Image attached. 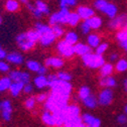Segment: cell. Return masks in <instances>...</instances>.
<instances>
[{
    "label": "cell",
    "mask_w": 127,
    "mask_h": 127,
    "mask_svg": "<svg viewBox=\"0 0 127 127\" xmlns=\"http://www.w3.org/2000/svg\"><path fill=\"white\" fill-rule=\"evenodd\" d=\"M82 60L84 65L91 69H100L105 64V59L103 58L102 55H98L96 53L93 54L92 52L83 56Z\"/></svg>",
    "instance_id": "cell-4"
},
{
    "label": "cell",
    "mask_w": 127,
    "mask_h": 127,
    "mask_svg": "<svg viewBox=\"0 0 127 127\" xmlns=\"http://www.w3.org/2000/svg\"><path fill=\"white\" fill-rule=\"evenodd\" d=\"M1 23H2V17H1V15H0V25H1Z\"/></svg>",
    "instance_id": "cell-56"
},
{
    "label": "cell",
    "mask_w": 127,
    "mask_h": 127,
    "mask_svg": "<svg viewBox=\"0 0 127 127\" xmlns=\"http://www.w3.org/2000/svg\"><path fill=\"white\" fill-rule=\"evenodd\" d=\"M9 78L12 80V82H20L23 84H27L30 80V75L26 72L12 71L9 73Z\"/></svg>",
    "instance_id": "cell-9"
},
{
    "label": "cell",
    "mask_w": 127,
    "mask_h": 127,
    "mask_svg": "<svg viewBox=\"0 0 127 127\" xmlns=\"http://www.w3.org/2000/svg\"><path fill=\"white\" fill-rule=\"evenodd\" d=\"M102 13H104L109 18H113L118 13V8H117L116 4H114L112 2H108V4L106 5V7L102 11Z\"/></svg>",
    "instance_id": "cell-17"
},
{
    "label": "cell",
    "mask_w": 127,
    "mask_h": 127,
    "mask_svg": "<svg viewBox=\"0 0 127 127\" xmlns=\"http://www.w3.org/2000/svg\"><path fill=\"white\" fill-rule=\"evenodd\" d=\"M78 0H59L61 8H70L77 5Z\"/></svg>",
    "instance_id": "cell-37"
},
{
    "label": "cell",
    "mask_w": 127,
    "mask_h": 127,
    "mask_svg": "<svg viewBox=\"0 0 127 127\" xmlns=\"http://www.w3.org/2000/svg\"><path fill=\"white\" fill-rule=\"evenodd\" d=\"M74 51H75V55L83 57V56L87 55L88 53L92 52V47L88 43L77 42L76 44H74Z\"/></svg>",
    "instance_id": "cell-13"
},
{
    "label": "cell",
    "mask_w": 127,
    "mask_h": 127,
    "mask_svg": "<svg viewBox=\"0 0 127 127\" xmlns=\"http://www.w3.org/2000/svg\"><path fill=\"white\" fill-rule=\"evenodd\" d=\"M100 85L102 87H107V88H113L116 86V80L112 76H107V77H102L100 80Z\"/></svg>",
    "instance_id": "cell-25"
},
{
    "label": "cell",
    "mask_w": 127,
    "mask_h": 127,
    "mask_svg": "<svg viewBox=\"0 0 127 127\" xmlns=\"http://www.w3.org/2000/svg\"><path fill=\"white\" fill-rule=\"evenodd\" d=\"M0 50H2V47H1V44H0Z\"/></svg>",
    "instance_id": "cell-57"
},
{
    "label": "cell",
    "mask_w": 127,
    "mask_h": 127,
    "mask_svg": "<svg viewBox=\"0 0 127 127\" xmlns=\"http://www.w3.org/2000/svg\"><path fill=\"white\" fill-rule=\"evenodd\" d=\"M46 71H47V70H46V67H45V66H44V67L41 66L40 69H39V71H38V75H44V74L46 73Z\"/></svg>",
    "instance_id": "cell-51"
},
{
    "label": "cell",
    "mask_w": 127,
    "mask_h": 127,
    "mask_svg": "<svg viewBox=\"0 0 127 127\" xmlns=\"http://www.w3.org/2000/svg\"><path fill=\"white\" fill-rule=\"evenodd\" d=\"M124 111H125V113L127 114V105L125 106V108H124Z\"/></svg>",
    "instance_id": "cell-55"
},
{
    "label": "cell",
    "mask_w": 127,
    "mask_h": 127,
    "mask_svg": "<svg viewBox=\"0 0 127 127\" xmlns=\"http://www.w3.org/2000/svg\"><path fill=\"white\" fill-rule=\"evenodd\" d=\"M90 94H91L90 88L87 87V86H83L80 90H79V97H80L82 100H83L84 98H86L87 96H89Z\"/></svg>",
    "instance_id": "cell-40"
},
{
    "label": "cell",
    "mask_w": 127,
    "mask_h": 127,
    "mask_svg": "<svg viewBox=\"0 0 127 127\" xmlns=\"http://www.w3.org/2000/svg\"><path fill=\"white\" fill-rule=\"evenodd\" d=\"M34 29L41 35L43 33L49 32V31H52V26L44 24V23H41V22H36L35 25H34Z\"/></svg>",
    "instance_id": "cell-30"
},
{
    "label": "cell",
    "mask_w": 127,
    "mask_h": 127,
    "mask_svg": "<svg viewBox=\"0 0 127 127\" xmlns=\"http://www.w3.org/2000/svg\"><path fill=\"white\" fill-rule=\"evenodd\" d=\"M81 21V17L80 15L78 14L77 11H71L70 12V16H69V20H68V24L70 26H77Z\"/></svg>",
    "instance_id": "cell-27"
},
{
    "label": "cell",
    "mask_w": 127,
    "mask_h": 127,
    "mask_svg": "<svg viewBox=\"0 0 127 127\" xmlns=\"http://www.w3.org/2000/svg\"><path fill=\"white\" fill-rule=\"evenodd\" d=\"M23 92L25 94H30L31 92H32V86H31L30 84H25L24 87H23Z\"/></svg>",
    "instance_id": "cell-48"
},
{
    "label": "cell",
    "mask_w": 127,
    "mask_h": 127,
    "mask_svg": "<svg viewBox=\"0 0 127 127\" xmlns=\"http://www.w3.org/2000/svg\"><path fill=\"white\" fill-rule=\"evenodd\" d=\"M119 44L121 46V49H123L125 52H127V40H121V41H119Z\"/></svg>",
    "instance_id": "cell-49"
},
{
    "label": "cell",
    "mask_w": 127,
    "mask_h": 127,
    "mask_svg": "<svg viewBox=\"0 0 127 127\" xmlns=\"http://www.w3.org/2000/svg\"><path fill=\"white\" fill-rule=\"evenodd\" d=\"M58 78L61 79V80H64V81H71V79H72V76L66 72H60L57 74Z\"/></svg>",
    "instance_id": "cell-44"
},
{
    "label": "cell",
    "mask_w": 127,
    "mask_h": 127,
    "mask_svg": "<svg viewBox=\"0 0 127 127\" xmlns=\"http://www.w3.org/2000/svg\"><path fill=\"white\" fill-rule=\"evenodd\" d=\"M82 101H83L84 105H85L87 108H90V109L96 108L97 105H98V99L95 97L94 95H92V94H90L89 96H87L86 98H84Z\"/></svg>",
    "instance_id": "cell-24"
},
{
    "label": "cell",
    "mask_w": 127,
    "mask_h": 127,
    "mask_svg": "<svg viewBox=\"0 0 127 127\" xmlns=\"http://www.w3.org/2000/svg\"><path fill=\"white\" fill-rule=\"evenodd\" d=\"M41 119H42V122L45 125H47V126H51V127L56 126V121H55L54 114L51 112V111H49V110L44 111V112L42 113Z\"/></svg>",
    "instance_id": "cell-21"
},
{
    "label": "cell",
    "mask_w": 127,
    "mask_h": 127,
    "mask_svg": "<svg viewBox=\"0 0 127 127\" xmlns=\"http://www.w3.org/2000/svg\"><path fill=\"white\" fill-rule=\"evenodd\" d=\"M52 26V30L55 33V35L57 36V38L62 37L64 34H65V29L62 26V24H55V25H51Z\"/></svg>",
    "instance_id": "cell-35"
},
{
    "label": "cell",
    "mask_w": 127,
    "mask_h": 127,
    "mask_svg": "<svg viewBox=\"0 0 127 127\" xmlns=\"http://www.w3.org/2000/svg\"><path fill=\"white\" fill-rule=\"evenodd\" d=\"M57 51L58 53L64 57V58H67L70 59L75 55V51H74V45L69 43L68 41H66L65 39L60 40L57 43Z\"/></svg>",
    "instance_id": "cell-6"
},
{
    "label": "cell",
    "mask_w": 127,
    "mask_h": 127,
    "mask_svg": "<svg viewBox=\"0 0 127 127\" xmlns=\"http://www.w3.org/2000/svg\"><path fill=\"white\" fill-rule=\"evenodd\" d=\"M64 60L61 59V58H58V57H52V58H47L45 60V63L44 65L45 67L47 68H54V69H60L64 66Z\"/></svg>",
    "instance_id": "cell-16"
},
{
    "label": "cell",
    "mask_w": 127,
    "mask_h": 127,
    "mask_svg": "<svg viewBox=\"0 0 127 127\" xmlns=\"http://www.w3.org/2000/svg\"><path fill=\"white\" fill-rule=\"evenodd\" d=\"M6 56H7V54H6V52H5L3 49H2V50H0V60L5 59Z\"/></svg>",
    "instance_id": "cell-52"
},
{
    "label": "cell",
    "mask_w": 127,
    "mask_h": 127,
    "mask_svg": "<svg viewBox=\"0 0 127 127\" xmlns=\"http://www.w3.org/2000/svg\"><path fill=\"white\" fill-rule=\"evenodd\" d=\"M113 101V92L110 88L102 90L98 97V104L101 106H108Z\"/></svg>",
    "instance_id": "cell-8"
},
{
    "label": "cell",
    "mask_w": 127,
    "mask_h": 127,
    "mask_svg": "<svg viewBox=\"0 0 127 127\" xmlns=\"http://www.w3.org/2000/svg\"><path fill=\"white\" fill-rule=\"evenodd\" d=\"M26 7H27V9L29 10V12L32 14V16L33 17H35V18H41L43 15L41 14V12L36 8V6L34 5V4H31V3H29V2H27L26 3Z\"/></svg>",
    "instance_id": "cell-32"
},
{
    "label": "cell",
    "mask_w": 127,
    "mask_h": 127,
    "mask_svg": "<svg viewBox=\"0 0 127 127\" xmlns=\"http://www.w3.org/2000/svg\"><path fill=\"white\" fill-rule=\"evenodd\" d=\"M26 67H27V69H28L29 71H32V72L38 73V71H39L41 65H40L38 62H36V61L30 60V61H28V62L26 63Z\"/></svg>",
    "instance_id": "cell-34"
},
{
    "label": "cell",
    "mask_w": 127,
    "mask_h": 127,
    "mask_svg": "<svg viewBox=\"0 0 127 127\" xmlns=\"http://www.w3.org/2000/svg\"><path fill=\"white\" fill-rule=\"evenodd\" d=\"M76 11L78 12V14L80 15L81 19L83 20H86L90 17H92L93 15H95V10L94 8L90 7V6H86V5H80L78 6Z\"/></svg>",
    "instance_id": "cell-11"
},
{
    "label": "cell",
    "mask_w": 127,
    "mask_h": 127,
    "mask_svg": "<svg viewBox=\"0 0 127 127\" xmlns=\"http://www.w3.org/2000/svg\"><path fill=\"white\" fill-rule=\"evenodd\" d=\"M108 49V43L107 42H101L96 49H95V53L98 55H103Z\"/></svg>",
    "instance_id": "cell-42"
},
{
    "label": "cell",
    "mask_w": 127,
    "mask_h": 127,
    "mask_svg": "<svg viewBox=\"0 0 127 127\" xmlns=\"http://www.w3.org/2000/svg\"><path fill=\"white\" fill-rule=\"evenodd\" d=\"M34 85L38 89L45 88L46 86H49V81H47V78L44 75H38L34 79Z\"/></svg>",
    "instance_id": "cell-26"
},
{
    "label": "cell",
    "mask_w": 127,
    "mask_h": 127,
    "mask_svg": "<svg viewBox=\"0 0 127 127\" xmlns=\"http://www.w3.org/2000/svg\"><path fill=\"white\" fill-rule=\"evenodd\" d=\"M34 5L36 6V8L41 12L42 15H49L51 10H50V7L45 2H43L42 0H36Z\"/></svg>",
    "instance_id": "cell-28"
},
{
    "label": "cell",
    "mask_w": 127,
    "mask_h": 127,
    "mask_svg": "<svg viewBox=\"0 0 127 127\" xmlns=\"http://www.w3.org/2000/svg\"><path fill=\"white\" fill-rule=\"evenodd\" d=\"M70 97L63 96L60 94L51 93L50 96H47V99L45 101V109L51 111V112H57L65 109L68 106V101Z\"/></svg>",
    "instance_id": "cell-2"
},
{
    "label": "cell",
    "mask_w": 127,
    "mask_h": 127,
    "mask_svg": "<svg viewBox=\"0 0 127 127\" xmlns=\"http://www.w3.org/2000/svg\"><path fill=\"white\" fill-rule=\"evenodd\" d=\"M115 69L117 72H125L127 70V61L124 59H121L119 61H117Z\"/></svg>",
    "instance_id": "cell-38"
},
{
    "label": "cell",
    "mask_w": 127,
    "mask_h": 127,
    "mask_svg": "<svg viewBox=\"0 0 127 127\" xmlns=\"http://www.w3.org/2000/svg\"><path fill=\"white\" fill-rule=\"evenodd\" d=\"M64 39H65L66 41H68L69 43L74 45V44H76L78 42L79 36H78V34L75 32V31H69V32H67L65 34V38Z\"/></svg>",
    "instance_id": "cell-33"
},
{
    "label": "cell",
    "mask_w": 127,
    "mask_h": 127,
    "mask_svg": "<svg viewBox=\"0 0 127 127\" xmlns=\"http://www.w3.org/2000/svg\"><path fill=\"white\" fill-rule=\"evenodd\" d=\"M126 25H127V14H125V13L116 15L113 18H110V21L108 23L109 28L114 29V30L121 29V28L125 27Z\"/></svg>",
    "instance_id": "cell-7"
},
{
    "label": "cell",
    "mask_w": 127,
    "mask_h": 127,
    "mask_svg": "<svg viewBox=\"0 0 127 127\" xmlns=\"http://www.w3.org/2000/svg\"><path fill=\"white\" fill-rule=\"evenodd\" d=\"M82 120L89 127H101V120L91 114H84L82 116Z\"/></svg>",
    "instance_id": "cell-15"
},
{
    "label": "cell",
    "mask_w": 127,
    "mask_h": 127,
    "mask_svg": "<svg viewBox=\"0 0 127 127\" xmlns=\"http://www.w3.org/2000/svg\"><path fill=\"white\" fill-rule=\"evenodd\" d=\"M81 31L84 33V34H89L90 33V30H92L91 29V27L89 26V24L86 22V20H83V22L81 23Z\"/></svg>",
    "instance_id": "cell-43"
},
{
    "label": "cell",
    "mask_w": 127,
    "mask_h": 127,
    "mask_svg": "<svg viewBox=\"0 0 127 127\" xmlns=\"http://www.w3.org/2000/svg\"><path fill=\"white\" fill-rule=\"evenodd\" d=\"M70 10L69 8H61L59 11L53 13L50 15L49 23L50 25L55 24H68L69 16H70Z\"/></svg>",
    "instance_id": "cell-5"
},
{
    "label": "cell",
    "mask_w": 127,
    "mask_h": 127,
    "mask_svg": "<svg viewBox=\"0 0 127 127\" xmlns=\"http://www.w3.org/2000/svg\"><path fill=\"white\" fill-rule=\"evenodd\" d=\"M19 1H21V2H23V3H25V4H26V3L28 2V0H19Z\"/></svg>",
    "instance_id": "cell-54"
},
{
    "label": "cell",
    "mask_w": 127,
    "mask_h": 127,
    "mask_svg": "<svg viewBox=\"0 0 127 127\" xmlns=\"http://www.w3.org/2000/svg\"><path fill=\"white\" fill-rule=\"evenodd\" d=\"M64 112V115H65V118H66V122L74 117H77V116H80V108H79V106L73 104V105H68L65 109L63 110Z\"/></svg>",
    "instance_id": "cell-10"
},
{
    "label": "cell",
    "mask_w": 127,
    "mask_h": 127,
    "mask_svg": "<svg viewBox=\"0 0 127 127\" xmlns=\"http://www.w3.org/2000/svg\"><path fill=\"white\" fill-rule=\"evenodd\" d=\"M6 61L13 65H20L23 63V57L19 53H10L6 56Z\"/></svg>",
    "instance_id": "cell-20"
},
{
    "label": "cell",
    "mask_w": 127,
    "mask_h": 127,
    "mask_svg": "<svg viewBox=\"0 0 127 127\" xmlns=\"http://www.w3.org/2000/svg\"><path fill=\"white\" fill-rule=\"evenodd\" d=\"M117 58H118V55L116 53H113V54H111L109 56V61L110 62H115L117 60Z\"/></svg>",
    "instance_id": "cell-50"
},
{
    "label": "cell",
    "mask_w": 127,
    "mask_h": 127,
    "mask_svg": "<svg viewBox=\"0 0 127 127\" xmlns=\"http://www.w3.org/2000/svg\"><path fill=\"white\" fill-rule=\"evenodd\" d=\"M87 43L92 47V49H96V47L101 43V37L97 33H89L87 36Z\"/></svg>",
    "instance_id": "cell-22"
},
{
    "label": "cell",
    "mask_w": 127,
    "mask_h": 127,
    "mask_svg": "<svg viewBox=\"0 0 127 127\" xmlns=\"http://www.w3.org/2000/svg\"><path fill=\"white\" fill-rule=\"evenodd\" d=\"M46 99H47V95L46 94H38L37 96H36V98H35V100L38 102V103H43V102H45L46 101Z\"/></svg>",
    "instance_id": "cell-47"
},
{
    "label": "cell",
    "mask_w": 127,
    "mask_h": 127,
    "mask_svg": "<svg viewBox=\"0 0 127 127\" xmlns=\"http://www.w3.org/2000/svg\"><path fill=\"white\" fill-rule=\"evenodd\" d=\"M108 2H109L108 0H95L93 2V6L96 10L102 12L104 10V8L106 7V5L108 4Z\"/></svg>",
    "instance_id": "cell-36"
},
{
    "label": "cell",
    "mask_w": 127,
    "mask_h": 127,
    "mask_svg": "<svg viewBox=\"0 0 127 127\" xmlns=\"http://www.w3.org/2000/svg\"><path fill=\"white\" fill-rule=\"evenodd\" d=\"M113 65L112 64H104V65L100 68V75L101 77H107V76H111V74L113 73Z\"/></svg>",
    "instance_id": "cell-29"
},
{
    "label": "cell",
    "mask_w": 127,
    "mask_h": 127,
    "mask_svg": "<svg viewBox=\"0 0 127 127\" xmlns=\"http://www.w3.org/2000/svg\"><path fill=\"white\" fill-rule=\"evenodd\" d=\"M35 104H36V100H35V98L30 97V98H28V99L25 100L24 106H25V108L28 109V110H32V109L35 107Z\"/></svg>",
    "instance_id": "cell-41"
},
{
    "label": "cell",
    "mask_w": 127,
    "mask_h": 127,
    "mask_svg": "<svg viewBox=\"0 0 127 127\" xmlns=\"http://www.w3.org/2000/svg\"><path fill=\"white\" fill-rule=\"evenodd\" d=\"M117 123L120 125H125L127 123V114H120L117 116Z\"/></svg>",
    "instance_id": "cell-46"
},
{
    "label": "cell",
    "mask_w": 127,
    "mask_h": 127,
    "mask_svg": "<svg viewBox=\"0 0 127 127\" xmlns=\"http://www.w3.org/2000/svg\"><path fill=\"white\" fill-rule=\"evenodd\" d=\"M126 26H127V25H126Z\"/></svg>",
    "instance_id": "cell-58"
},
{
    "label": "cell",
    "mask_w": 127,
    "mask_h": 127,
    "mask_svg": "<svg viewBox=\"0 0 127 127\" xmlns=\"http://www.w3.org/2000/svg\"><path fill=\"white\" fill-rule=\"evenodd\" d=\"M57 39V36L55 35V33L52 31H49L46 33H43L40 35V38H39V43L42 45V46H50L52 45Z\"/></svg>",
    "instance_id": "cell-14"
},
{
    "label": "cell",
    "mask_w": 127,
    "mask_h": 127,
    "mask_svg": "<svg viewBox=\"0 0 127 127\" xmlns=\"http://www.w3.org/2000/svg\"><path fill=\"white\" fill-rule=\"evenodd\" d=\"M116 38L118 41L121 40H127V26L121 28L118 32L116 33Z\"/></svg>",
    "instance_id": "cell-39"
},
{
    "label": "cell",
    "mask_w": 127,
    "mask_h": 127,
    "mask_svg": "<svg viewBox=\"0 0 127 127\" xmlns=\"http://www.w3.org/2000/svg\"><path fill=\"white\" fill-rule=\"evenodd\" d=\"M0 109L2 111V118L5 121H9L11 119V114H12V106L10 101L4 100L0 104Z\"/></svg>",
    "instance_id": "cell-12"
},
{
    "label": "cell",
    "mask_w": 127,
    "mask_h": 127,
    "mask_svg": "<svg viewBox=\"0 0 127 127\" xmlns=\"http://www.w3.org/2000/svg\"><path fill=\"white\" fill-rule=\"evenodd\" d=\"M40 34L35 29L28 30L26 32H22L16 36V43L19 49L23 52H28L32 50L35 43L39 41Z\"/></svg>",
    "instance_id": "cell-1"
},
{
    "label": "cell",
    "mask_w": 127,
    "mask_h": 127,
    "mask_svg": "<svg viewBox=\"0 0 127 127\" xmlns=\"http://www.w3.org/2000/svg\"><path fill=\"white\" fill-rule=\"evenodd\" d=\"M25 84L23 83H20V82H12L10 88H9V91L11 93L12 96L14 97H17L18 95L20 94L21 91H23V87H24Z\"/></svg>",
    "instance_id": "cell-23"
},
{
    "label": "cell",
    "mask_w": 127,
    "mask_h": 127,
    "mask_svg": "<svg viewBox=\"0 0 127 127\" xmlns=\"http://www.w3.org/2000/svg\"><path fill=\"white\" fill-rule=\"evenodd\" d=\"M124 87H125V90L127 92V80H125V82H124Z\"/></svg>",
    "instance_id": "cell-53"
},
{
    "label": "cell",
    "mask_w": 127,
    "mask_h": 127,
    "mask_svg": "<svg viewBox=\"0 0 127 127\" xmlns=\"http://www.w3.org/2000/svg\"><path fill=\"white\" fill-rule=\"evenodd\" d=\"M86 22L89 24V26L91 27V29H99L102 26L103 20L100 16H97V15H93L92 17L86 19Z\"/></svg>",
    "instance_id": "cell-18"
},
{
    "label": "cell",
    "mask_w": 127,
    "mask_h": 127,
    "mask_svg": "<svg viewBox=\"0 0 127 127\" xmlns=\"http://www.w3.org/2000/svg\"><path fill=\"white\" fill-rule=\"evenodd\" d=\"M49 87H51L52 93L60 94V95L67 96V97H70L71 92H72V85L69 83V81H64L59 78L57 80L53 81L52 83H50Z\"/></svg>",
    "instance_id": "cell-3"
},
{
    "label": "cell",
    "mask_w": 127,
    "mask_h": 127,
    "mask_svg": "<svg viewBox=\"0 0 127 127\" xmlns=\"http://www.w3.org/2000/svg\"><path fill=\"white\" fill-rule=\"evenodd\" d=\"M12 84V80L9 77H3L0 79V92H5L9 90Z\"/></svg>",
    "instance_id": "cell-31"
},
{
    "label": "cell",
    "mask_w": 127,
    "mask_h": 127,
    "mask_svg": "<svg viewBox=\"0 0 127 127\" xmlns=\"http://www.w3.org/2000/svg\"><path fill=\"white\" fill-rule=\"evenodd\" d=\"M4 7H5L6 11L14 13V12H17L19 10L20 3H19L18 0H6L5 4H4Z\"/></svg>",
    "instance_id": "cell-19"
},
{
    "label": "cell",
    "mask_w": 127,
    "mask_h": 127,
    "mask_svg": "<svg viewBox=\"0 0 127 127\" xmlns=\"http://www.w3.org/2000/svg\"><path fill=\"white\" fill-rule=\"evenodd\" d=\"M10 67L8 65V63L3 62L2 60H0V72H3V73H7L9 71Z\"/></svg>",
    "instance_id": "cell-45"
}]
</instances>
